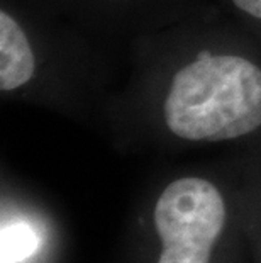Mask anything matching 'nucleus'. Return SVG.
I'll return each instance as SVG.
<instances>
[{"label": "nucleus", "instance_id": "1", "mask_svg": "<svg viewBox=\"0 0 261 263\" xmlns=\"http://www.w3.org/2000/svg\"><path fill=\"white\" fill-rule=\"evenodd\" d=\"M170 131L188 141H224L261 126V70L236 54H207L183 66L165 99Z\"/></svg>", "mask_w": 261, "mask_h": 263}, {"label": "nucleus", "instance_id": "2", "mask_svg": "<svg viewBox=\"0 0 261 263\" xmlns=\"http://www.w3.org/2000/svg\"><path fill=\"white\" fill-rule=\"evenodd\" d=\"M224 222V199L215 185L197 177L171 182L154 207L163 243L158 263H209Z\"/></svg>", "mask_w": 261, "mask_h": 263}, {"label": "nucleus", "instance_id": "3", "mask_svg": "<svg viewBox=\"0 0 261 263\" xmlns=\"http://www.w3.org/2000/svg\"><path fill=\"white\" fill-rule=\"evenodd\" d=\"M34 75V54L29 41L7 12H0V88L15 90Z\"/></svg>", "mask_w": 261, "mask_h": 263}, {"label": "nucleus", "instance_id": "4", "mask_svg": "<svg viewBox=\"0 0 261 263\" xmlns=\"http://www.w3.org/2000/svg\"><path fill=\"white\" fill-rule=\"evenodd\" d=\"M232 2L249 15L261 19V0H232Z\"/></svg>", "mask_w": 261, "mask_h": 263}]
</instances>
